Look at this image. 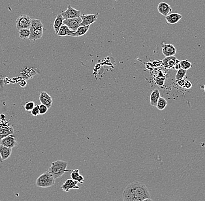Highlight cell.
<instances>
[{"mask_svg": "<svg viewBox=\"0 0 205 201\" xmlns=\"http://www.w3.org/2000/svg\"><path fill=\"white\" fill-rule=\"evenodd\" d=\"M124 201H143L150 198L148 188L143 184L135 181L127 185L122 193Z\"/></svg>", "mask_w": 205, "mask_h": 201, "instance_id": "cell-1", "label": "cell"}, {"mask_svg": "<svg viewBox=\"0 0 205 201\" xmlns=\"http://www.w3.org/2000/svg\"><path fill=\"white\" fill-rule=\"evenodd\" d=\"M67 166L68 163L67 162L58 160L52 162L48 170L55 179H57L64 174Z\"/></svg>", "mask_w": 205, "mask_h": 201, "instance_id": "cell-2", "label": "cell"}, {"mask_svg": "<svg viewBox=\"0 0 205 201\" xmlns=\"http://www.w3.org/2000/svg\"><path fill=\"white\" fill-rule=\"evenodd\" d=\"M55 180L51 173L47 170L37 178L36 185L40 188H48L54 185Z\"/></svg>", "mask_w": 205, "mask_h": 201, "instance_id": "cell-3", "label": "cell"}, {"mask_svg": "<svg viewBox=\"0 0 205 201\" xmlns=\"http://www.w3.org/2000/svg\"><path fill=\"white\" fill-rule=\"evenodd\" d=\"M32 19L26 15H21L16 20V28L18 30L21 29H30Z\"/></svg>", "mask_w": 205, "mask_h": 201, "instance_id": "cell-4", "label": "cell"}, {"mask_svg": "<svg viewBox=\"0 0 205 201\" xmlns=\"http://www.w3.org/2000/svg\"><path fill=\"white\" fill-rule=\"evenodd\" d=\"M180 60H178L175 56L165 57L162 61V64L165 69H174L178 70L180 68Z\"/></svg>", "mask_w": 205, "mask_h": 201, "instance_id": "cell-5", "label": "cell"}, {"mask_svg": "<svg viewBox=\"0 0 205 201\" xmlns=\"http://www.w3.org/2000/svg\"><path fill=\"white\" fill-rule=\"evenodd\" d=\"M82 19L80 16L73 18V19H64L63 22V24L66 25L68 27V28L72 30L73 32L77 31L78 28L81 26Z\"/></svg>", "mask_w": 205, "mask_h": 201, "instance_id": "cell-6", "label": "cell"}, {"mask_svg": "<svg viewBox=\"0 0 205 201\" xmlns=\"http://www.w3.org/2000/svg\"><path fill=\"white\" fill-rule=\"evenodd\" d=\"M81 11L77 10L73 8L71 5H69L67 9L65 11H62L61 14L63 16L64 19H69L81 16Z\"/></svg>", "mask_w": 205, "mask_h": 201, "instance_id": "cell-7", "label": "cell"}, {"mask_svg": "<svg viewBox=\"0 0 205 201\" xmlns=\"http://www.w3.org/2000/svg\"><path fill=\"white\" fill-rule=\"evenodd\" d=\"M99 13H96L90 15H82L80 17L82 19L81 26H90L91 24L95 22L97 19Z\"/></svg>", "mask_w": 205, "mask_h": 201, "instance_id": "cell-8", "label": "cell"}, {"mask_svg": "<svg viewBox=\"0 0 205 201\" xmlns=\"http://www.w3.org/2000/svg\"><path fill=\"white\" fill-rule=\"evenodd\" d=\"M78 182L72 178L68 179L61 186V188L65 192H69L71 189H79L80 187L78 185Z\"/></svg>", "mask_w": 205, "mask_h": 201, "instance_id": "cell-9", "label": "cell"}, {"mask_svg": "<svg viewBox=\"0 0 205 201\" xmlns=\"http://www.w3.org/2000/svg\"><path fill=\"white\" fill-rule=\"evenodd\" d=\"M1 145L12 148L16 147L17 145V142L15 137L12 134H11L8 136L7 137H5L1 140Z\"/></svg>", "mask_w": 205, "mask_h": 201, "instance_id": "cell-10", "label": "cell"}, {"mask_svg": "<svg viewBox=\"0 0 205 201\" xmlns=\"http://www.w3.org/2000/svg\"><path fill=\"white\" fill-rule=\"evenodd\" d=\"M157 11L163 16L165 17L170 14V13L172 11L171 7L165 2L160 3L157 6Z\"/></svg>", "mask_w": 205, "mask_h": 201, "instance_id": "cell-11", "label": "cell"}, {"mask_svg": "<svg viewBox=\"0 0 205 201\" xmlns=\"http://www.w3.org/2000/svg\"><path fill=\"white\" fill-rule=\"evenodd\" d=\"M177 52V49L171 44H167L162 45V53L165 57L174 56Z\"/></svg>", "mask_w": 205, "mask_h": 201, "instance_id": "cell-12", "label": "cell"}, {"mask_svg": "<svg viewBox=\"0 0 205 201\" xmlns=\"http://www.w3.org/2000/svg\"><path fill=\"white\" fill-rule=\"evenodd\" d=\"M39 100L41 104L46 105L48 109L52 104V99L51 96L46 92L43 91L40 93L39 96Z\"/></svg>", "mask_w": 205, "mask_h": 201, "instance_id": "cell-13", "label": "cell"}, {"mask_svg": "<svg viewBox=\"0 0 205 201\" xmlns=\"http://www.w3.org/2000/svg\"><path fill=\"white\" fill-rule=\"evenodd\" d=\"M182 16L178 13H172L165 17V20L168 24H174L177 23L181 20Z\"/></svg>", "mask_w": 205, "mask_h": 201, "instance_id": "cell-14", "label": "cell"}, {"mask_svg": "<svg viewBox=\"0 0 205 201\" xmlns=\"http://www.w3.org/2000/svg\"><path fill=\"white\" fill-rule=\"evenodd\" d=\"M14 129L11 126H0V140L5 137H7L9 135L13 134Z\"/></svg>", "mask_w": 205, "mask_h": 201, "instance_id": "cell-15", "label": "cell"}, {"mask_svg": "<svg viewBox=\"0 0 205 201\" xmlns=\"http://www.w3.org/2000/svg\"><path fill=\"white\" fill-rule=\"evenodd\" d=\"M12 153V148L0 145V155L3 161H5L11 157Z\"/></svg>", "mask_w": 205, "mask_h": 201, "instance_id": "cell-16", "label": "cell"}, {"mask_svg": "<svg viewBox=\"0 0 205 201\" xmlns=\"http://www.w3.org/2000/svg\"><path fill=\"white\" fill-rule=\"evenodd\" d=\"M64 20V18H63V16H62V15L61 13L57 15L56 18L54 22V23H53V28H54V32L56 34H57L59 32L61 26L62 25H63Z\"/></svg>", "mask_w": 205, "mask_h": 201, "instance_id": "cell-17", "label": "cell"}, {"mask_svg": "<svg viewBox=\"0 0 205 201\" xmlns=\"http://www.w3.org/2000/svg\"><path fill=\"white\" fill-rule=\"evenodd\" d=\"M43 30L40 29H30V34L29 40L30 41H36L40 40L43 36Z\"/></svg>", "mask_w": 205, "mask_h": 201, "instance_id": "cell-18", "label": "cell"}, {"mask_svg": "<svg viewBox=\"0 0 205 201\" xmlns=\"http://www.w3.org/2000/svg\"><path fill=\"white\" fill-rule=\"evenodd\" d=\"M160 97V93L159 90H154L152 93H151L150 97V104L153 106H156L157 101Z\"/></svg>", "mask_w": 205, "mask_h": 201, "instance_id": "cell-19", "label": "cell"}, {"mask_svg": "<svg viewBox=\"0 0 205 201\" xmlns=\"http://www.w3.org/2000/svg\"><path fill=\"white\" fill-rule=\"evenodd\" d=\"M89 29V26H80L77 31L73 33L72 34H70L69 36L72 37H81L84 36Z\"/></svg>", "mask_w": 205, "mask_h": 201, "instance_id": "cell-20", "label": "cell"}, {"mask_svg": "<svg viewBox=\"0 0 205 201\" xmlns=\"http://www.w3.org/2000/svg\"><path fill=\"white\" fill-rule=\"evenodd\" d=\"M71 178L74 181H76L78 183H79L81 184L84 183V177H83L79 173V170L78 169L73 170L72 173L71 174Z\"/></svg>", "mask_w": 205, "mask_h": 201, "instance_id": "cell-21", "label": "cell"}, {"mask_svg": "<svg viewBox=\"0 0 205 201\" xmlns=\"http://www.w3.org/2000/svg\"><path fill=\"white\" fill-rule=\"evenodd\" d=\"M74 32L72 30H71L69 28H68V26H67L66 25H62L61 26L59 30V32L58 33L57 35L58 36H69L71 34H72Z\"/></svg>", "mask_w": 205, "mask_h": 201, "instance_id": "cell-22", "label": "cell"}, {"mask_svg": "<svg viewBox=\"0 0 205 201\" xmlns=\"http://www.w3.org/2000/svg\"><path fill=\"white\" fill-rule=\"evenodd\" d=\"M30 29H40L43 30V25L41 21L39 19H33L31 22V26Z\"/></svg>", "mask_w": 205, "mask_h": 201, "instance_id": "cell-23", "label": "cell"}, {"mask_svg": "<svg viewBox=\"0 0 205 201\" xmlns=\"http://www.w3.org/2000/svg\"><path fill=\"white\" fill-rule=\"evenodd\" d=\"M18 34L19 36L20 37V39L23 40H26L29 39L30 34V29L28 28H24V29H21L18 30Z\"/></svg>", "mask_w": 205, "mask_h": 201, "instance_id": "cell-24", "label": "cell"}, {"mask_svg": "<svg viewBox=\"0 0 205 201\" xmlns=\"http://www.w3.org/2000/svg\"><path fill=\"white\" fill-rule=\"evenodd\" d=\"M167 105V101L163 97H160V98L157 101V105H156L157 108L160 111H163Z\"/></svg>", "mask_w": 205, "mask_h": 201, "instance_id": "cell-25", "label": "cell"}, {"mask_svg": "<svg viewBox=\"0 0 205 201\" xmlns=\"http://www.w3.org/2000/svg\"><path fill=\"white\" fill-rule=\"evenodd\" d=\"M180 68L184 70H187L192 67V64L191 62L187 60H182L180 62Z\"/></svg>", "mask_w": 205, "mask_h": 201, "instance_id": "cell-26", "label": "cell"}, {"mask_svg": "<svg viewBox=\"0 0 205 201\" xmlns=\"http://www.w3.org/2000/svg\"><path fill=\"white\" fill-rule=\"evenodd\" d=\"M186 70H184L182 69H179L177 71L176 75H175L176 82L177 81L180 80L181 79H184V77L186 75Z\"/></svg>", "mask_w": 205, "mask_h": 201, "instance_id": "cell-27", "label": "cell"}, {"mask_svg": "<svg viewBox=\"0 0 205 201\" xmlns=\"http://www.w3.org/2000/svg\"><path fill=\"white\" fill-rule=\"evenodd\" d=\"M35 102L33 101H30L24 105V109L28 112L31 111L33 108L35 107Z\"/></svg>", "mask_w": 205, "mask_h": 201, "instance_id": "cell-28", "label": "cell"}, {"mask_svg": "<svg viewBox=\"0 0 205 201\" xmlns=\"http://www.w3.org/2000/svg\"><path fill=\"white\" fill-rule=\"evenodd\" d=\"M31 113L33 116H37L39 115H40V111H39V105H36L31 111Z\"/></svg>", "mask_w": 205, "mask_h": 201, "instance_id": "cell-29", "label": "cell"}, {"mask_svg": "<svg viewBox=\"0 0 205 201\" xmlns=\"http://www.w3.org/2000/svg\"><path fill=\"white\" fill-rule=\"evenodd\" d=\"M48 108L43 104H41L39 105V111H40V115H44L45 113H46L48 111Z\"/></svg>", "mask_w": 205, "mask_h": 201, "instance_id": "cell-30", "label": "cell"}, {"mask_svg": "<svg viewBox=\"0 0 205 201\" xmlns=\"http://www.w3.org/2000/svg\"><path fill=\"white\" fill-rule=\"evenodd\" d=\"M165 80V77H160V78L159 77H157L156 79V83L157 85L162 86L163 84H164V81Z\"/></svg>", "mask_w": 205, "mask_h": 201, "instance_id": "cell-31", "label": "cell"}, {"mask_svg": "<svg viewBox=\"0 0 205 201\" xmlns=\"http://www.w3.org/2000/svg\"><path fill=\"white\" fill-rule=\"evenodd\" d=\"M192 85L191 83V81H189V80H185V85L184 87H185V89H189L192 87Z\"/></svg>", "mask_w": 205, "mask_h": 201, "instance_id": "cell-32", "label": "cell"}, {"mask_svg": "<svg viewBox=\"0 0 205 201\" xmlns=\"http://www.w3.org/2000/svg\"><path fill=\"white\" fill-rule=\"evenodd\" d=\"M177 83L180 87H184L185 85V80L184 79H181L180 80L177 81Z\"/></svg>", "mask_w": 205, "mask_h": 201, "instance_id": "cell-33", "label": "cell"}, {"mask_svg": "<svg viewBox=\"0 0 205 201\" xmlns=\"http://www.w3.org/2000/svg\"><path fill=\"white\" fill-rule=\"evenodd\" d=\"M19 85L21 87H25L26 85H27V82L26 81H22L19 82Z\"/></svg>", "mask_w": 205, "mask_h": 201, "instance_id": "cell-34", "label": "cell"}, {"mask_svg": "<svg viewBox=\"0 0 205 201\" xmlns=\"http://www.w3.org/2000/svg\"><path fill=\"white\" fill-rule=\"evenodd\" d=\"M143 201H153L150 198H148V199H146L145 200H143Z\"/></svg>", "mask_w": 205, "mask_h": 201, "instance_id": "cell-35", "label": "cell"}, {"mask_svg": "<svg viewBox=\"0 0 205 201\" xmlns=\"http://www.w3.org/2000/svg\"><path fill=\"white\" fill-rule=\"evenodd\" d=\"M3 160H2V159H1V155H0V162H1V163H3Z\"/></svg>", "mask_w": 205, "mask_h": 201, "instance_id": "cell-36", "label": "cell"}, {"mask_svg": "<svg viewBox=\"0 0 205 201\" xmlns=\"http://www.w3.org/2000/svg\"><path fill=\"white\" fill-rule=\"evenodd\" d=\"M204 91H205V86H204Z\"/></svg>", "mask_w": 205, "mask_h": 201, "instance_id": "cell-37", "label": "cell"}]
</instances>
